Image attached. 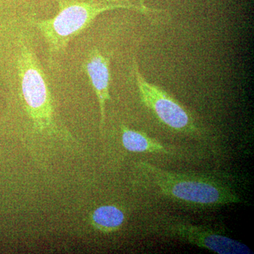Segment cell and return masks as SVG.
<instances>
[{
	"mask_svg": "<svg viewBox=\"0 0 254 254\" xmlns=\"http://www.w3.org/2000/svg\"><path fill=\"white\" fill-rule=\"evenodd\" d=\"M83 68L86 71L93 87L100 112V128H103L105 121V105L110 100V58L102 54L100 50L93 49L87 56Z\"/></svg>",
	"mask_w": 254,
	"mask_h": 254,
	"instance_id": "obj_6",
	"label": "cell"
},
{
	"mask_svg": "<svg viewBox=\"0 0 254 254\" xmlns=\"http://www.w3.org/2000/svg\"><path fill=\"white\" fill-rule=\"evenodd\" d=\"M91 220L92 225L98 231L110 234L121 228L125 222V215L116 205H102L93 210Z\"/></svg>",
	"mask_w": 254,
	"mask_h": 254,
	"instance_id": "obj_8",
	"label": "cell"
},
{
	"mask_svg": "<svg viewBox=\"0 0 254 254\" xmlns=\"http://www.w3.org/2000/svg\"><path fill=\"white\" fill-rule=\"evenodd\" d=\"M138 168L158 193L181 204L211 208L242 202L230 187L207 175L168 171L147 162H140Z\"/></svg>",
	"mask_w": 254,
	"mask_h": 254,
	"instance_id": "obj_1",
	"label": "cell"
},
{
	"mask_svg": "<svg viewBox=\"0 0 254 254\" xmlns=\"http://www.w3.org/2000/svg\"><path fill=\"white\" fill-rule=\"evenodd\" d=\"M21 93L33 128L48 136H60L55 122L54 105L44 71L33 50L21 43L17 59Z\"/></svg>",
	"mask_w": 254,
	"mask_h": 254,
	"instance_id": "obj_3",
	"label": "cell"
},
{
	"mask_svg": "<svg viewBox=\"0 0 254 254\" xmlns=\"http://www.w3.org/2000/svg\"><path fill=\"white\" fill-rule=\"evenodd\" d=\"M122 141L125 149L133 153H164L169 151L161 143L143 132L122 126Z\"/></svg>",
	"mask_w": 254,
	"mask_h": 254,
	"instance_id": "obj_7",
	"label": "cell"
},
{
	"mask_svg": "<svg viewBox=\"0 0 254 254\" xmlns=\"http://www.w3.org/2000/svg\"><path fill=\"white\" fill-rule=\"evenodd\" d=\"M163 230L167 235L218 254H251L252 250L247 245L232 240L217 230L177 220L164 223Z\"/></svg>",
	"mask_w": 254,
	"mask_h": 254,
	"instance_id": "obj_5",
	"label": "cell"
},
{
	"mask_svg": "<svg viewBox=\"0 0 254 254\" xmlns=\"http://www.w3.org/2000/svg\"><path fill=\"white\" fill-rule=\"evenodd\" d=\"M59 9L55 17L33 21L46 40L50 58L64 51L71 39L105 11L116 9H133L143 14L156 11L144 5L132 4L128 0H60Z\"/></svg>",
	"mask_w": 254,
	"mask_h": 254,
	"instance_id": "obj_2",
	"label": "cell"
},
{
	"mask_svg": "<svg viewBox=\"0 0 254 254\" xmlns=\"http://www.w3.org/2000/svg\"><path fill=\"white\" fill-rule=\"evenodd\" d=\"M133 70L142 103L160 123L175 131L198 133V127L190 112L163 88L147 81L136 60H133Z\"/></svg>",
	"mask_w": 254,
	"mask_h": 254,
	"instance_id": "obj_4",
	"label": "cell"
}]
</instances>
